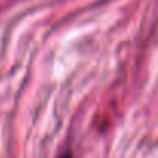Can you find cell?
Listing matches in <instances>:
<instances>
[{"mask_svg":"<svg viewBox=\"0 0 158 158\" xmlns=\"http://www.w3.org/2000/svg\"><path fill=\"white\" fill-rule=\"evenodd\" d=\"M60 158H73V156H71V153H64Z\"/></svg>","mask_w":158,"mask_h":158,"instance_id":"1","label":"cell"}]
</instances>
